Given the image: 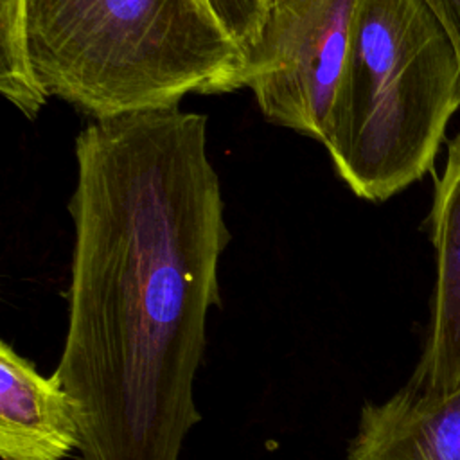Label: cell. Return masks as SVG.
Wrapping results in <instances>:
<instances>
[{
	"instance_id": "cell-1",
	"label": "cell",
	"mask_w": 460,
	"mask_h": 460,
	"mask_svg": "<svg viewBox=\"0 0 460 460\" xmlns=\"http://www.w3.org/2000/svg\"><path fill=\"white\" fill-rule=\"evenodd\" d=\"M68 322L56 372L83 460H180L230 243L207 117L93 119L75 138Z\"/></svg>"
},
{
	"instance_id": "cell-2",
	"label": "cell",
	"mask_w": 460,
	"mask_h": 460,
	"mask_svg": "<svg viewBox=\"0 0 460 460\" xmlns=\"http://www.w3.org/2000/svg\"><path fill=\"white\" fill-rule=\"evenodd\" d=\"M38 83L93 119L244 86V58L207 0H25Z\"/></svg>"
},
{
	"instance_id": "cell-3",
	"label": "cell",
	"mask_w": 460,
	"mask_h": 460,
	"mask_svg": "<svg viewBox=\"0 0 460 460\" xmlns=\"http://www.w3.org/2000/svg\"><path fill=\"white\" fill-rule=\"evenodd\" d=\"M460 108V65L424 0H358L323 146L363 199L426 176Z\"/></svg>"
},
{
	"instance_id": "cell-4",
	"label": "cell",
	"mask_w": 460,
	"mask_h": 460,
	"mask_svg": "<svg viewBox=\"0 0 460 460\" xmlns=\"http://www.w3.org/2000/svg\"><path fill=\"white\" fill-rule=\"evenodd\" d=\"M358 0H270L244 86L262 115L323 142L349 56Z\"/></svg>"
},
{
	"instance_id": "cell-5",
	"label": "cell",
	"mask_w": 460,
	"mask_h": 460,
	"mask_svg": "<svg viewBox=\"0 0 460 460\" xmlns=\"http://www.w3.org/2000/svg\"><path fill=\"white\" fill-rule=\"evenodd\" d=\"M428 223L435 288L428 334L410 381L447 392L460 383V133L447 144Z\"/></svg>"
},
{
	"instance_id": "cell-6",
	"label": "cell",
	"mask_w": 460,
	"mask_h": 460,
	"mask_svg": "<svg viewBox=\"0 0 460 460\" xmlns=\"http://www.w3.org/2000/svg\"><path fill=\"white\" fill-rule=\"evenodd\" d=\"M81 447V420L72 395L54 370L45 377L34 363L0 343V458L65 460Z\"/></svg>"
},
{
	"instance_id": "cell-7",
	"label": "cell",
	"mask_w": 460,
	"mask_h": 460,
	"mask_svg": "<svg viewBox=\"0 0 460 460\" xmlns=\"http://www.w3.org/2000/svg\"><path fill=\"white\" fill-rule=\"evenodd\" d=\"M347 460H460V383L438 392L408 381L365 404Z\"/></svg>"
},
{
	"instance_id": "cell-8",
	"label": "cell",
	"mask_w": 460,
	"mask_h": 460,
	"mask_svg": "<svg viewBox=\"0 0 460 460\" xmlns=\"http://www.w3.org/2000/svg\"><path fill=\"white\" fill-rule=\"evenodd\" d=\"M207 4L246 59L262 32L270 0H207Z\"/></svg>"
},
{
	"instance_id": "cell-9",
	"label": "cell",
	"mask_w": 460,
	"mask_h": 460,
	"mask_svg": "<svg viewBox=\"0 0 460 460\" xmlns=\"http://www.w3.org/2000/svg\"><path fill=\"white\" fill-rule=\"evenodd\" d=\"M446 31L460 65V0H424Z\"/></svg>"
}]
</instances>
